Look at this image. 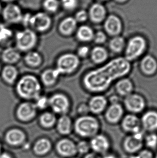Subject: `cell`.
Listing matches in <instances>:
<instances>
[{"instance_id": "obj_1", "label": "cell", "mask_w": 157, "mask_h": 158, "mask_svg": "<svg viewBox=\"0 0 157 158\" xmlns=\"http://www.w3.org/2000/svg\"><path fill=\"white\" fill-rule=\"evenodd\" d=\"M130 70L129 61L124 57L115 58L103 66L87 73L83 78V84L89 92H104L113 81L127 75Z\"/></svg>"}, {"instance_id": "obj_2", "label": "cell", "mask_w": 157, "mask_h": 158, "mask_svg": "<svg viewBox=\"0 0 157 158\" xmlns=\"http://www.w3.org/2000/svg\"><path fill=\"white\" fill-rule=\"evenodd\" d=\"M16 90L18 96L26 100H36L40 96L42 86L37 77L31 75L24 76L17 82Z\"/></svg>"}, {"instance_id": "obj_3", "label": "cell", "mask_w": 157, "mask_h": 158, "mask_svg": "<svg viewBox=\"0 0 157 158\" xmlns=\"http://www.w3.org/2000/svg\"><path fill=\"white\" fill-rule=\"evenodd\" d=\"M100 123L95 118L90 115H82L75 122L76 132L83 137H93L98 135L100 130Z\"/></svg>"}, {"instance_id": "obj_4", "label": "cell", "mask_w": 157, "mask_h": 158, "mask_svg": "<svg viewBox=\"0 0 157 158\" xmlns=\"http://www.w3.org/2000/svg\"><path fill=\"white\" fill-rule=\"evenodd\" d=\"M146 40L140 35L132 37L125 45V58L128 61H132L142 55L147 49Z\"/></svg>"}, {"instance_id": "obj_5", "label": "cell", "mask_w": 157, "mask_h": 158, "mask_svg": "<svg viewBox=\"0 0 157 158\" xmlns=\"http://www.w3.org/2000/svg\"><path fill=\"white\" fill-rule=\"evenodd\" d=\"M17 49L21 52H29L36 45L38 37L36 33L30 29L19 31L15 36Z\"/></svg>"}, {"instance_id": "obj_6", "label": "cell", "mask_w": 157, "mask_h": 158, "mask_svg": "<svg viewBox=\"0 0 157 158\" xmlns=\"http://www.w3.org/2000/svg\"><path fill=\"white\" fill-rule=\"evenodd\" d=\"M79 64L80 60L78 55L72 53H66L58 59L55 69L60 75L70 74L77 70Z\"/></svg>"}, {"instance_id": "obj_7", "label": "cell", "mask_w": 157, "mask_h": 158, "mask_svg": "<svg viewBox=\"0 0 157 158\" xmlns=\"http://www.w3.org/2000/svg\"><path fill=\"white\" fill-rule=\"evenodd\" d=\"M144 133L143 130L128 135L124 139L123 148L125 152L131 154H135L142 150L144 145Z\"/></svg>"}, {"instance_id": "obj_8", "label": "cell", "mask_w": 157, "mask_h": 158, "mask_svg": "<svg viewBox=\"0 0 157 158\" xmlns=\"http://www.w3.org/2000/svg\"><path fill=\"white\" fill-rule=\"evenodd\" d=\"M70 105V103L68 97L62 94H53L49 98V106L55 113L65 114L69 110Z\"/></svg>"}, {"instance_id": "obj_9", "label": "cell", "mask_w": 157, "mask_h": 158, "mask_svg": "<svg viewBox=\"0 0 157 158\" xmlns=\"http://www.w3.org/2000/svg\"><path fill=\"white\" fill-rule=\"evenodd\" d=\"M52 24L51 17L47 14L39 12L31 16L29 26L39 32H44L49 29Z\"/></svg>"}, {"instance_id": "obj_10", "label": "cell", "mask_w": 157, "mask_h": 158, "mask_svg": "<svg viewBox=\"0 0 157 158\" xmlns=\"http://www.w3.org/2000/svg\"><path fill=\"white\" fill-rule=\"evenodd\" d=\"M124 103L125 108L132 113H139L145 107V101L142 96L136 94H131L125 97Z\"/></svg>"}, {"instance_id": "obj_11", "label": "cell", "mask_w": 157, "mask_h": 158, "mask_svg": "<svg viewBox=\"0 0 157 158\" xmlns=\"http://www.w3.org/2000/svg\"><path fill=\"white\" fill-rule=\"evenodd\" d=\"M89 145L94 153L98 154H107L111 148V143L108 138L105 135L101 134H98L92 137Z\"/></svg>"}, {"instance_id": "obj_12", "label": "cell", "mask_w": 157, "mask_h": 158, "mask_svg": "<svg viewBox=\"0 0 157 158\" xmlns=\"http://www.w3.org/2000/svg\"><path fill=\"white\" fill-rule=\"evenodd\" d=\"M37 107L34 104L25 102L21 103L16 110V116L22 122H26L32 120L36 116Z\"/></svg>"}, {"instance_id": "obj_13", "label": "cell", "mask_w": 157, "mask_h": 158, "mask_svg": "<svg viewBox=\"0 0 157 158\" xmlns=\"http://www.w3.org/2000/svg\"><path fill=\"white\" fill-rule=\"evenodd\" d=\"M2 16L5 21L8 23L15 24L21 22L22 13L19 6L13 3H9L2 10Z\"/></svg>"}, {"instance_id": "obj_14", "label": "cell", "mask_w": 157, "mask_h": 158, "mask_svg": "<svg viewBox=\"0 0 157 158\" xmlns=\"http://www.w3.org/2000/svg\"><path fill=\"white\" fill-rule=\"evenodd\" d=\"M122 127L125 132L133 134L142 130L140 120L134 114H128L123 118L121 123Z\"/></svg>"}, {"instance_id": "obj_15", "label": "cell", "mask_w": 157, "mask_h": 158, "mask_svg": "<svg viewBox=\"0 0 157 158\" xmlns=\"http://www.w3.org/2000/svg\"><path fill=\"white\" fill-rule=\"evenodd\" d=\"M104 28L109 35L113 37L119 36L122 29V22L116 16L110 15L104 22Z\"/></svg>"}, {"instance_id": "obj_16", "label": "cell", "mask_w": 157, "mask_h": 158, "mask_svg": "<svg viewBox=\"0 0 157 158\" xmlns=\"http://www.w3.org/2000/svg\"><path fill=\"white\" fill-rule=\"evenodd\" d=\"M124 110L119 103L111 104L107 109L105 117L107 121L111 124H116L123 117Z\"/></svg>"}, {"instance_id": "obj_17", "label": "cell", "mask_w": 157, "mask_h": 158, "mask_svg": "<svg viewBox=\"0 0 157 158\" xmlns=\"http://www.w3.org/2000/svg\"><path fill=\"white\" fill-rule=\"evenodd\" d=\"M143 130L150 132L157 130V112L149 111L143 115L140 120Z\"/></svg>"}, {"instance_id": "obj_18", "label": "cell", "mask_w": 157, "mask_h": 158, "mask_svg": "<svg viewBox=\"0 0 157 158\" xmlns=\"http://www.w3.org/2000/svg\"><path fill=\"white\" fill-rule=\"evenodd\" d=\"M108 101L102 95H96L93 97L88 103L89 111L94 114H100L106 109Z\"/></svg>"}, {"instance_id": "obj_19", "label": "cell", "mask_w": 157, "mask_h": 158, "mask_svg": "<svg viewBox=\"0 0 157 158\" xmlns=\"http://www.w3.org/2000/svg\"><path fill=\"white\" fill-rule=\"evenodd\" d=\"M140 67L141 70L145 75H154L157 71V60L152 56H145L140 61Z\"/></svg>"}, {"instance_id": "obj_20", "label": "cell", "mask_w": 157, "mask_h": 158, "mask_svg": "<svg viewBox=\"0 0 157 158\" xmlns=\"http://www.w3.org/2000/svg\"><path fill=\"white\" fill-rule=\"evenodd\" d=\"M106 16V10L100 3H95L89 9L88 17L94 23H100L104 20Z\"/></svg>"}, {"instance_id": "obj_21", "label": "cell", "mask_w": 157, "mask_h": 158, "mask_svg": "<svg viewBox=\"0 0 157 158\" xmlns=\"http://www.w3.org/2000/svg\"><path fill=\"white\" fill-rule=\"evenodd\" d=\"M115 89L119 96L126 97L132 93L134 85L130 79L123 77L116 84Z\"/></svg>"}, {"instance_id": "obj_22", "label": "cell", "mask_w": 157, "mask_h": 158, "mask_svg": "<svg viewBox=\"0 0 157 158\" xmlns=\"http://www.w3.org/2000/svg\"><path fill=\"white\" fill-rule=\"evenodd\" d=\"M77 22L74 17H67L63 19L59 26V30L61 34L70 36L76 30Z\"/></svg>"}, {"instance_id": "obj_23", "label": "cell", "mask_w": 157, "mask_h": 158, "mask_svg": "<svg viewBox=\"0 0 157 158\" xmlns=\"http://www.w3.org/2000/svg\"><path fill=\"white\" fill-rule=\"evenodd\" d=\"M57 150L60 154L63 156H71L77 152V148L72 141L64 139L58 143Z\"/></svg>"}, {"instance_id": "obj_24", "label": "cell", "mask_w": 157, "mask_h": 158, "mask_svg": "<svg viewBox=\"0 0 157 158\" xmlns=\"http://www.w3.org/2000/svg\"><path fill=\"white\" fill-rule=\"evenodd\" d=\"M2 60L9 65L17 63L21 58V53L17 48L9 47L2 52Z\"/></svg>"}, {"instance_id": "obj_25", "label": "cell", "mask_w": 157, "mask_h": 158, "mask_svg": "<svg viewBox=\"0 0 157 158\" xmlns=\"http://www.w3.org/2000/svg\"><path fill=\"white\" fill-rule=\"evenodd\" d=\"M91 57L93 62L96 64H102L108 57V53L104 48L97 46L94 48L90 52Z\"/></svg>"}, {"instance_id": "obj_26", "label": "cell", "mask_w": 157, "mask_h": 158, "mask_svg": "<svg viewBox=\"0 0 157 158\" xmlns=\"http://www.w3.org/2000/svg\"><path fill=\"white\" fill-rule=\"evenodd\" d=\"M60 75L56 69H50L45 70L41 75L42 83L46 86H52L56 83Z\"/></svg>"}, {"instance_id": "obj_27", "label": "cell", "mask_w": 157, "mask_h": 158, "mask_svg": "<svg viewBox=\"0 0 157 158\" xmlns=\"http://www.w3.org/2000/svg\"><path fill=\"white\" fill-rule=\"evenodd\" d=\"M1 76L6 83L12 84L17 79L18 71L15 66L12 65H8L2 69Z\"/></svg>"}, {"instance_id": "obj_28", "label": "cell", "mask_w": 157, "mask_h": 158, "mask_svg": "<svg viewBox=\"0 0 157 158\" xmlns=\"http://www.w3.org/2000/svg\"><path fill=\"white\" fill-rule=\"evenodd\" d=\"M94 32L92 28L88 26H82L77 31V38L78 41L87 42L93 40Z\"/></svg>"}, {"instance_id": "obj_29", "label": "cell", "mask_w": 157, "mask_h": 158, "mask_svg": "<svg viewBox=\"0 0 157 158\" xmlns=\"http://www.w3.org/2000/svg\"><path fill=\"white\" fill-rule=\"evenodd\" d=\"M25 139V135L22 131L18 129H13L8 132L6 135V140L8 143L16 145L22 143Z\"/></svg>"}, {"instance_id": "obj_30", "label": "cell", "mask_w": 157, "mask_h": 158, "mask_svg": "<svg viewBox=\"0 0 157 158\" xmlns=\"http://www.w3.org/2000/svg\"><path fill=\"white\" fill-rule=\"evenodd\" d=\"M109 47L114 53H120L125 49V40L123 37L117 36L113 37L109 43Z\"/></svg>"}, {"instance_id": "obj_31", "label": "cell", "mask_w": 157, "mask_h": 158, "mask_svg": "<svg viewBox=\"0 0 157 158\" xmlns=\"http://www.w3.org/2000/svg\"><path fill=\"white\" fill-rule=\"evenodd\" d=\"M71 126V120L67 115H62L58 121V130L62 135H67L70 132Z\"/></svg>"}, {"instance_id": "obj_32", "label": "cell", "mask_w": 157, "mask_h": 158, "mask_svg": "<svg viewBox=\"0 0 157 158\" xmlns=\"http://www.w3.org/2000/svg\"><path fill=\"white\" fill-rule=\"evenodd\" d=\"M24 60L26 64L31 67L40 65L42 62V58L40 54L36 52H29L26 53Z\"/></svg>"}, {"instance_id": "obj_33", "label": "cell", "mask_w": 157, "mask_h": 158, "mask_svg": "<svg viewBox=\"0 0 157 158\" xmlns=\"http://www.w3.org/2000/svg\"><path fill=\"white\" fill-rule=\"evenodd\" d=\"M51 144L50 141L45 139H42L37 142L34 150L37 154H44L50 150Z\"/></svg>"}, {"instance_id": "obj_34", "label": "cell", "mask_w": 157, "mask_h": 158, "mask_svg": "<svg viewBox=\"0 0 157 158\" xmlns=\"http://www.w3.org/2000/svg\"><path fill=\"white\" fill-rule=\"evenodd\" d=\"M56 122V118L54 114L51 112H45L40 115V123L45 127H51Z\"/></svg>"}, {"instance_id": "obj_35", "label": "cell", "mask_w": 157, "mask_h": 158, "mask_svg": "<svg viewBox=\"0 0 157 158\" xmlns=\"http://www.w3.org/2000/svg\"><path fill=\"white\" fill-rule=\"evenodd\" d=\"M42 6L49 13H55L59 7V1L58 0H44Z\"/></svg>"}, {"instance_id": "obj_36", "label": "cell", "mask_w": 157, "mask_h": 158, "mask_svg": "<svg viewBox=\"0 0 157 158\" xmlns=\"http://www.w3.org/2000/svg\"><path fill=\"white\" fill-rule=\"evenodd\" d=\"M144 143L150 149L154 150L157 148V135L154 132L145 136Z\"/></svg>"}, {"instance_id": "obj_37", "label": "cell", "mask_w": 157, "mask_h": 158, "mask_svg": "<svg viewBox=\"0 0 157 158\" xmlns=\"http://www.w3.org/2000/svg\"><path fill=\"white\" fill-rule=\"evenodd\" d=\"M13 36L11 29L4 24H0V43H4L8 41Z\"/></svg>"}, {"instance_id": "obj_38", "label": "cell", "mask_w": 157, "mask_h": 158, "mask_svg": "<svg viewBox=\"0 0 157 158\" xmlns=\"http://www.w3.org/2000/svg\"><path fill=\"white\" fill-rule=\"evenodd\" d=\"M35 101L36 103L34 104L37 109L42 110L49 106V98L44 96H39Z\"/></svg>"}, {"instance_id": "obj_39", "label": "cell", "mask_w": 157, "mask_h": 158, "mask_svg": "<svg viewBox=\"0 0 157 158\" xmlns=\"http://www.w3.org/2000/svg\"><path fill=\"white\" fill-rule=\"evenodd\" d=\"M60 2L65 9L67 10H74L78 4V0H60Z\"/></svg>"}, {"instance_id": "obj_40", "label": "cell", "mask_w": 157, "mask_h": 158, "mask_svg": "<svg viewBox=\"0 0 157 158\" xmlns=\"http://www.w3.org/2000/svg\"><path fill=\"white\" fill-rule=\"evenodd\" d=\"M130 158H154V156L151 151L149 149H144L132 155Z\"/></svg>"}, {"instance_id": "obj_41", "label": "cell", "mask_w": 157, "mask_h": 158, "mask_svg": "<svg viewBox=\"0 0 157 158\" xmlns=\"http://www.w3.org/2000/svg\"><path fill=\"white\" fill-rule=\"evenodd\" d=\"M107 35L102 31H99L94 34L93 40L96 44H102L107 41Z\"/></svg>"}, {"instance_id": "obj_42", "label": "cell", "mask_w": 157, "mask_h": 158, "mask_svg": "<svg viewBox=\"0 0 157 158\" xmlns=\"http://www.w3.org/2000/svg\"><path fill=\"white\" fill-rule=\"evenodd\" d=\"M88 18V14L86 11L81 10L76 13L74 19L77 22H83L87 20Z\"/></svg>"}, {"instance_id": "obj_43", "label": "cell", "mask_w": 157, "mask_h": 158, "mask_svg": "<svg viewBox=\"0 0 157 158\" xmlns=\"http://www.w3.org/2000/svg\"><path fill=\"white\" fill-rule=\"evenodd\" d=\"M90 145L86 141H81L77 146V150L82 154H85L89 151Z\"/></svg>"}, {"instance_id": "obj_44", "label": "cell", "mask_w": 157, "mask_h": 158, "mask_svg": "<svg viewBox=\"0 0 157 158\" xmlns=\"http://www.w3.org/2000/svg\"><path fill=\"white\" fill-rule=\"evenodd\" d=\"M90 49L86 45L81 46L80 48H78V56L80 57L85 58L86 57L88 54L90 53Z\"/></svg>"}, {"instance_id": "obj_45", "label": "cell", "mask_w": 157, "mask_h": 158, "mask_svg": "<svg viewBox=\"0 0 157 158\" xmlns=\"http://www.w3.org/2000/svg\"><path fill=\"white\" fill-rule=\"evenodd\" d=\"M78 113L83 114V115H86L87 113L90 112L88 105L86 104H81L78 106Z\"/></svg>"}, {"instance_id": "obj_46", "label": "cell", "mask_w": 157, "mask_h": 158, "mask_svg": "<svg viewBox=\"0 0 157 158\" xmlns=\"http://www.w3.org/2000/svg\"><path fill=\"white\" fill-rule=\"evenodd\" d=\"M99 157L100 156H99L98 154L95 153H91L87 154L85 158H99Z\"/></svg>"}, {"instance_id": "obj_47", "label": "cell", "mask_w": 157, "mask_h": 158, "mask_svg": "<svg viewBox=\"0 0 157 158\" xmlns=\"http://www.w3.org/2000/svg\"><path fill=\"white\" fill-rule=\"evenodd\" d=\"M99 158H117L116 156H115V155L112 154H109V153H107V154H103L102 155V156L99 157Z\"/></svg>"}, {"instance_id": "obj_48", "label": "cell", "mask_w": 157, "mask_h": 158, "mask_svg": "<svg viewBox=\"0 0 157 158\" xmlns=\"http://www.w3.org/2000/svg\"><path fill=\"white\" fill-rule=\"evenodd\" d=\"M110 101H111V104L119 103V98H118L117 96H115V95L111 97V99H110Z\"/></svg>"}, {"instance_id": "obj_49", "label": "cell", "mask_w": 157, "mask_h": 158, "mask_svg": "<svg viewBox=\"0 0 157 158\" xmlns=\"http://www.w3.org/2000/svg\"><path fill=\"white\" fill-rule=\"evenodd\" d=\"M0 158H11L10 156H9L8 154L4 153L2 154V155L0 156Z\"/></svg>"}, {"instance_id": "obj_50", "label": "cell", "mask_w": 157, "mask_h": 158, "mask_svg": "<svg viewBox=\"0 0 157 158\" xmlns=\"http://www.w3.org/2000/svg\"><path fill=\"white\" fill-rule=\"evenodd\" d=\"M3 1H4V2H11L14 1H15V0H2Z\"/></svg>"}, {"instance_id": "obj_51", "label": "cell", "mask_w": 157, "mask_h": 158, "mask_svg": "<svg viewBox=\"0 0 157 158\" xmlns=\"http://www.w3.org/2000/svg\"><path fill=\"white\" fill-rule=\"evenodd\" d=\"M1 11H2V7H1V6L0 4V13H1Z\"/></svg>"}, {"instance_id": "obj_52", "label": "cell", "mask_w": 157, "mask_h": 158, "mask_svg": "<svg viewBox=\"0 0 157 158\" xmlns=\"http://www.w3.org/2000/svg\"><path fill=\"white\" fill-rule=\"evenodd\" d=\"M154 158H157V154H156V156H154Z\"/></svg>"}, {"instance_id": "obj_53", "label": "cell", "mask_w": 157, "mask_h": 158, "mask_svg": "<svg viewBox=\"0 0 157 158\" xmlns=\"http://www.w3.org/2000/svg\"><path fill=\"white\" fill-rule=\"evenodd\" d=\"M100 1H106V0H99Z\"/></svg>"}, {"instance_id": "obj_54", "label": "cell", "mask_w": 157, "mask_h": 158, "mask_svg": "<svg viewBox=\"0 0 157 158\" xmlns=\"http://www.w3.org/2000/svg\"><path fill=\"white\" fill-rule=\"evenodd\" d=\"M0 71H1V65H0Z\"/></svg>"}]
</instances>
